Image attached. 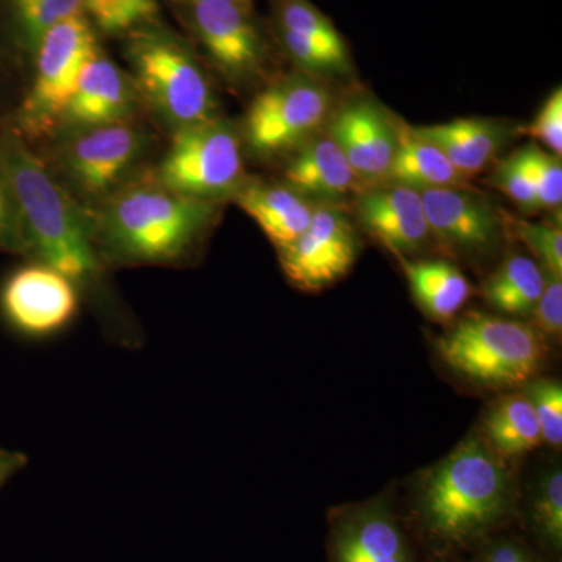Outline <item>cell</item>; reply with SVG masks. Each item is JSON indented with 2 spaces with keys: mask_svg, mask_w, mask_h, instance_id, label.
<instances>
[{
  "mask_svg": "<svg viewBox=\"0 0 562 562\" xmlns=\"http://www.w3.org/2000/svg\"><path fill=\"white\" fill-rule=\"evenodd\" d=\"M516 516L508 472L482 439L461 442L422 483L413 517L422 542L435 557L471 552Z\"/></svg>",
  "mask_w": 562,
  "mask_h": 562,
  "instance_id": "6da1fadb",
  "label": "cell"
},
{
  "mask_svg": "<svg viewBox=\"0 0 562 562\" xmlns=\"http://www.w3.org/2000/svg\"><path fill=\"white\" fill-rule=\"evenodd\" d=\"M0 171L20 213L25 254L60 272L79 291L92 286L101 277L102 258L87 213L18 136L0 139Z\"/></svg>",
  "mask_w": 562,
  "mask_h": 562,
  "instance_id": "7a4b0ae2",
  "label": "cell"
},
{
  "mask_svg": "<svg viewBox=\"0 0 562 562\" xmlns=\"http://www.w3.org/2000/svg\"><path fill=\"white\" fill-rule=\"evenodd\" d=\"M217 202L155 184L113 192L92 224L101 258L124 265H171L190 257L216 220Z\"/></svg>",
  "mask_w": 562,
  "mask_h": 562,
  "instance_id": "3957f363",
  "label": "cell"
},
{
  "mask_svg": "<svg viewBox=\"0 0 562 562\" xmlns=\"http://www.w3.org/2000/svg\"><path fill=\"white\" fill-rule=\"evenodd\" d=\"M436 353L468 382L512 390L541 371L547 347L541 333L524 322L472 312L439 336Z\"/></svg>",
  "mask_w": 562,
  "mask_h": 562,
  "instance_id": "277c9868",
  "label": "cell"
},
{
  "mask_svg": "<svg viewBox=\"0 0 562 562\" xmlns=\"http://www.w3.org/2000/svg\"><path fill=\"white\" fill-rule=\"evenodd\" d=\"M127 58L138 95L173 131L217 117L201 63L183 41L157 22L128 35Z\"/></svg>",
  "mask_w": 562,
  "mask_h": 562,
  "instance_id": "5b68a950",
  "label": "cell"
},
{
  "mask_svg": "<svg viewBox=\"0 0 562 562\" xmlns=\"http://www.w3.org/2000/svg\"><path fill=\"white\" fill-rule=\"evenodd\" d=\"M157 181L169 191L201 201L233 198L246 181L238 131L220 116L173 131Z\"/></svg>",
  "mask_w": 562,
  "mask_h": 562,
  "instance_id": "8992f818",
  "label": "cell"
},
{
  "mask_svg": "<svg viewBox=\"0 0 562 562\" xmlns=\"http://www.w3.org/2000/svg\"><path fill=\"white\" fill-rule=\"evenodd\" d=\"M331 105L330 90L316 77H284L251 102L244 121V139L258 157L294 154L327 124Z\"/></svg>",
  "mask_w": 562,
  "mask_h": 562,
  "instance_id": "52a82bcc",
  "label": "cell"
},
{
  "mask_svg": "<svg viewBox=\"0 0 562 562\" xmlns=\"http://www.w3.org/2000/svg\"><path fill=\"white\" fill-rule=\"evenodd\" d=\"M35 76L21 106L22 128L33 136L50 135L76 88L81 69L99 52L83 13L54 25L36 43Z\"/></svg>",
  "mask_w": 562,
  "mask_h": 562,
  "instance_id": "ba28073f",
  "label": "cell"
},
{
  "mask_svg": "<svg viewBox=\"0 0 562 562\" xmlns=\"http://www.w3.org/2000/svg\"><path fill=\"white\" fill-rule=\"evenodd\" d=\"M203 49L233 83L260 77L268 63L266 43L251 0H181Z\"/></svg>",
  "mask_w": 562,
  "mask_h": 562,
  "instance_id": "9c48e42d",
  "label": "cell"
},
{
  "mask_svg": "<svg viewBox=\"0 0 562 562\" xmlns=\"http://www.w3.org/2000/svg\"><path fill=\"white\" fill-rule=\"evenodd\" d=\"M358 251L357 231L341 206L316 203L306 231L291 246L279 250L280 266L294 286L321 291L350 272Z\"/></svg>",
  "mask_w": 562,
  "mask_h": 562,
  "instance_id": "30bf717a",
  "label": "cell"
},
{
  "mask_svg": "<svg viewBox=\"0 0 562 562\" xmlns=\"http://www.w3.org/2000/svg\"><path fill=\"white\" fill-rule=\"evenodd\" d=\"M147 138L128 121L66 133L60 161L74 187L88 198L116 192L146 151Z\"/></svg>",
  "mask_w": 562,
  "mask_h": 562,
  "instance_id": "8fae6325",
  "label": "cell"
},
{
  "mask_svg": "<svg viewBox=\"0 0 562 562\" xmlns=\"http://www.w3.org/2000/svg\"><path fill=\"white\" fill-rule=\"evenodd\" d=\"M79 308V288L43 262L14 271L0 291L3 319L27 338H49L65 330Z\"/></svg>",
  "mask_w": 562,
  "mask_h": 562,
  "instance_id": "7c38bea8",
  "label": "cell"
},
{
  "mask_svg": "<svg viewBox=\"0 0 562 562\" xmlns=\"http://www.w3.org/2000/svg\"><path fill=\"white\" fill-rule=\"evenodd\" d=\"M328 562H416V554L391 506L375 501L333 514Z\"/></svg>",
  "mask_w": 562,
  "mask_h": 562,
  "instance_id": "4fadbf2b",
  "label": "cell"
},
{
  "mask_svg": "<svg viewBox=\"0 0 562 562\" xmlns=\"http://www.w3.org/2000/svg\"><path fill=\"white\" fill-rule=\"evenodd\" d=\"M273 20L284 54L303 74L316 79L349 76L346 40L310 0H273Z\"/></svg>",
  "mask_w": 562,
  "mask_h": 562,
  "instance_id": "5bb4252c",
  "label": "cell"
},
{
  "mask_svg": "<svg viewBox=\"0 0 562 562\" xmlns=\"http://www.w3.org/2000/svg\"><path fill=\"white\" fill-rule=\"evenodd\" d=\"M328 133L341 147L355 176L366 187L384 183L397 149L398 124L369 98L344 103L328 120Z\"/></svg>",
  "mask_w": 562,
  "mask_h": 562,
  "instance_id": "9a60e30c",
  "label": "cell"
},
{
  "mask_svg": "<svg viewBox=\"0 0 562 562\" xmlns=\"http://www.w3.org/2000/svg\"><path fill=\"white\" fill-rule=\"evenodd\" d=\"M362 231L401 260L430 239L420 192L395 181L366 187L355 201Z\"/></svg>",
  "mask_w": 562,
  "mask_h": 562,
  "instance_id": "2e32d148",
  "label": "cell"
},
{
  "mask_svg": "<svg viewBox=\"0 0 562 562\" xmlns=\"http://www.w3.org/2000/svg\"><path fill=\"white\" fill-rule=\"evenodd\" d=\"M430 235L443 249L483 251L498 241L502 221L490 199L468 187L419 191Z\"/></svg>",
  "mask_w": 562,
  "mask_h": 562,
  "instance_id": "e0dca14e",
  "label": "cell"
},
{
  "mask_svg": "<svg viewBox=\"0 0 562 562\" xmlns=\"http://www.w3.org/2000/svg\"><path fill=\"white\" fill-rule=\"evenodd\" d=\"M136 99L138 91L131 77L99 50L81 69L58 131L79 132L128 121Z\"/></svg>",
  "mask_w": 562,
  "mask_h": 562,
  "instance_id": "ac0fdd59",
  "label": "cell"
},
{
  "mask_svg": "<svg viewBox=\"0 0 562 562\" xmlns=\"http://www.w3.org/2000/svg\"><path fill=\"white\" fill-rule=\"evenodd\" d=\"M284 179L310 201L336 203L360 190V180L330 133L319 132L292 154Z\"/></svg>",
  "mask_w": 562,
  "mask_h": 562,
  "instance_id": "d6986e66",
  "label": "cell"
},
{
  "mask_svg": "<svg viewBox=\"0 0 562 562\" xmlns=\"http://www.w3.org/2000/svg\"><path fill=\"white\" fill-rule=\"evenodd\" d=\"M235 202L260 225L277 250L291 246L312 222L316 203L301 192L265 181H244Z\"/></svg>",
  "mask_w": 562,
  "mask_h": 562,
  "instance_id": "ffe728a7",
  "label": "cell"
},
{
  "mask_svg": "<svg viewBox=\"0 0 562 562\" xmlns=\"http://www.w3.org/2000/svg\"><path fill=\"white\" fill-rule=\"evenodd\" d=\"M413 128L438 146L465 179L486 169L514 135L512 125L492 120H454Z\"/></svg>",
  "mask_w": 562,
  "mask_h": 562,
  "instance_id": "44dd1931",
  "label": "cell"
},
{
  "mask_svg": "<svg viewBox=\"0 0 562 562\" xmlns=\"http://www.w3.org/2000/svg\"><path fill=\"white\" fill-rule=\"evenodd\" d=\"M468 180L431 140L425 139L403 122L398 124L397 149L387 181L424 191L468 187Z\"/></svg>",
  "mask_w": 562,
  "mask_h": 562,
  "instance_id": "7402d4cb",
  "label": "cell"
},
{
  "mask_svg": "<svg viewBox=\"0 0 562 562\" xmlns=\"http://www.w3.org/2000/svg\"><path fill=\"white\" fill-rule=\"evenodd\" d=\"M401 265L414 301L432 321H453L471 299V283L452 262L401 258Z\"/></svg>",
  "mask_w": 562,
  "mask_h": 562,
  "instance_id": "603a6c76",
  "label": "cell"
},
{
  "mask_svg": "<svg viewBox=\"0 0 562 562\" xmlns=\"http://www.w3.org/2000/svg\"><path fill=\"white\" fill-rule=\"evenodd\" d=\"M546 286V272L525 255H512L484 281L487 305L508 316H531Z\"/></svg>",
  "mask_w": 562,
  "mask_h": 562,
  "instance_id": "cb8c5ba5",
  "label": "cell"
},
{
  "mask_svg": "<svg viewBox=\"0 0 562 562\" xmlns=\"http://www.w3.org/2000/svg\"><path fill=\"white\" fill-rule=\"evenodd\" d=\"M484 430L492 447L503 457H522L542 442L538 416L525 394L509 395L495 403L484 422Z\"/></svg>",
  "mask_w": 562,
  "mask_h": 562,
  "instance_id": "d4e9b609",
  "label": "cell"
},
{
  "mask_svg": "<svg viewBox=\"0 0 562 562\" xmlns=\"http://www.w3.org/2000/svg\"><path fill=\"white\" fill-rule=\"evenodd\" d=\"M528 531L547 560L562 554V472L552 469L536 483L525 509Z\"/></svg>",
  "mask_w": 562,
  "mask_h": 562,
  "instance_id": "484cf974",
  "label": "cell"
},
{
  "mask_svg": "<svg viewBox=\"0 0 562 562\" xmlns=\"http://www.w3.org/2000/svg\"><path fill=\"white\" fill-rule=\"evenodd\" d=\"M155 0H83V16L106 35H131L157 22Z\"/></svg>",
  "mask_w": 562,
  "mask_h": 562,
  "instance_id": "4316f807",
  "label": "cell"
},
{
  "mask_svg": "<svg viewBox=\"0 0 562 562\" xmlns=\"http://www.w3.org/2000/svg\"><path fill=\"white\" fill-rule=\"evenodd\" d=\"M14 22L29 49L54 25L83 13V0H10Z\"/></svg>",
  "mask_w": 562,
  "mask_h": 562,
  "instance_id": "83f0119b",
  "label": "cell"
},
{
  "mask_svg": "<svg viewBox=\"0 0 562 562\" xmlns=\"http://www.w3.org/2000/svg\"><path fill=\"white\" fill-rule=\"evenodd\" d=\"M522 165L539 209H557L562 202L561 158L552 151L542 150L538 144H528L516 151Z\"/></svg>",
  "mask_w": 562,
  "mask_h": 562,
  "instance_id": "f1b7e54d",
  "label": "cell"
},
{
  "mask_svg": "<svg viewBox=\"0 0 562 562\" xmlns=\"http://www.w3.org/2000/svg\"><path fill=\"white\" fill-rule=\"evenodd\" d=\"M509 227L538 258L546 272L562 276V231L561 225L547 222L509 221Z\"/></svg>",
  "mask_w": 562,
  "mask_h": 562,
  "instance_id": "f546056e",
  "label": "cell"
},
{
  "mask_svg": "<svg viewBox=\"0 0 562 562\" xmlns=\"http://www.w3.org/2000/svg\"><path fill=\"white\" fill-rule=\"evenodd\" d=\"M528 401L531 402L541 427L542 441L553 447L562 442V387L554 380L527 383Z\"/></svg>",
  "mask_w": 562,
  "mask_h": 562,
  "instance_id": "4dcf8cb0",
  "label": "cell"
},
{
  "mask_svg": "<svg viewBox=\"0 0 562 562\" xmlns=\"http://www.w3.org/2000/svg\"><path fill=\"white\" fill-rule=\"evenodd\" d=\"M492 184L527 213L539 210L535 191H532L530 180H528L516 151L498 162L492 173Z\"/></svg>",
  "mask_w": 562,
  "mask_h": 562,
  "instance_id": "1f68e13d",
  "label": "cell"
},
{
  "mask_svg": "<svg viewBox=\"0 0 562 562\" xmlns=\"http://www.w3.org/2000/svg\"><path fill=\"white\" fill-rule=\"evenodd\" d=\"M546 272V271H543ZM535 328L541 335L558 336L562 331V276L546 272V286L531 313Z\"/></svg>",
  "mask_w": 562,
  "mask_h": 562,
  "instance_id": "d6a6232c",
  "label": "cell"
},
{
  "mask_svg": "<svg viewBox=\"0 0 562 562\" xmlns=\"http://www.w3.org/2000/svg\"><path fill=\"white\" fill-rule=\"evenodd\" d=\"M525 132L541 140L553 155L562 154V90L552 92Z\"/></svg>",
  "mask_w": 562,
  "mask_h": 562,
  "instance_id": "836d02e7",
  "label": "cell"
},
{
  "mask_svg": "<svg viewBox=\"0 0 562 562\" xmlns=\"http://www.w3.org/2000/svg\"><path fill=\"white\" fill-rule=\"evenodd\" d=\"M0 250L25 254L24 232L9 181L0 171Z\"/></svg>",
  "mask_w": 562,
  "mask_h": 562,
  "instance_id": "e575fe53",
  "label": "cell"
},
{
  "mask_svg": "<svg viewBox=\"0 0 562 562\" xmlns=\"http://www.w3.org/2000/svg\"><path fill=\"white\" fill-rule=\"evenodd\" d=\"M27 464V454L0 447V490H2L13 476L24 471Z\"/></svg>",
  "mask_w": 562,
  "mask_h": 562,
  "instance_id": "d590c367",
  "label": "cell"
},
{
  "mask_svg": "<svg viewBox=\"0 0 562 562\" xmlns=\"http://www.w3.org/2000/svg\"><path fill=\"white\" fill-rule=\"evenodd\" d=\"M450 562H461V561H458V560L457 561H452V560H450Z\"/></svg>",
  "mask_w": 562,
  "mask_h": 562,
  "instance_id": "8d00e7d4",
  "label": "cell"
}]
</instances>
